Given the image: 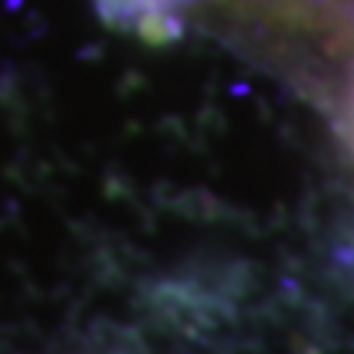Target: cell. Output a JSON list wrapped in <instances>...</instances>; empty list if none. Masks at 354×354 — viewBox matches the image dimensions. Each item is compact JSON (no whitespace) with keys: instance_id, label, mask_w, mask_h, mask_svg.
<instances>
[{"instance_id":"1","label":"cell","mask_w":354,"mask_h":354,"mask_svg":"<svg viewBox=\"0 0 354 354\" xmlns=\"http://www.w3.org/2000/svg\"><path fill=\"white\" fill-rule=\"evenodd\" d=\"M348 138L354 145V102H351V112H348Z\"/></svg>"}]
</instances>
